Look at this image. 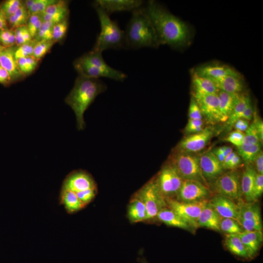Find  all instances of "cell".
<instances>
[{
	"mask_svg": "<svg viewBox=\"0 0 263 263\" xmlns=\"http://www.w3.org/2000/svg\"><path fill=\"white\" fill-rule=\"evenodd\" d=\"M144 8L155 29L160 45L167 44L178 48L188 41L190 31L188 26L159 2L149 0Z\"/></svg>",
	"mask_w": 263,
	"mask_h": 263,
	"instance_id": "6da1fadb",
	"label": "cell"
},
{
	"mask_svg": "<svg viewBox=\"0 0 263 263\" xmlns=\"http://www.w3.org/2000/svg\"><path fill=\"white\" fill-rule=\"evenodd\" d=\"M107 89L106 84L99 79L90 78L79 75L74 86L65 99L75 113L78 130L85 127L84 114L95 98Z\"/></svg>",
	"mask_w": 263,
	"mask_h": 263,
	"instance_id": "7a4b0ae2",
	"label": "cell"
},
{
	"mask_svg": "<svg viewBox=\"0 0 263 263\" xmlns=\"http://www.w3.org/2000/svg\"><path fill=\"white\" fill-rule=\"evenodd\" d=\"M124 36L125 48H156L160 45L155 29L143 6L132 12Z\"/></svg>",
	"mask_w": 263,
	"mask_h": 263,
	"instance_id": "3957f363",
	"label": "cell"
},
{
	"mask_svg": "<svg viewBox=\"0 0 263 263\" xmlns=\"http://www.w3.org/2000/svg\"><path fill=\"white\" fill-rule=\"evenodd\" d=\"M74 66L79 75L85 77H106L121 81L127 77L125 73L109 66L104 59L102 53L94 50L77 58Z\"/></svg>",
	"mask_w": 263,
	"mask_h": 263,
	"instance_id": "277c9868",
	"label": "cell"
},
{
	"mask_svg": "<svg viewBox=\"0 0 263 263\" xmlns=\"http://www.w3.org/2000/svg\"><path fill=\"white\" fill-rule=\"evenodd\" d=\"M100 24L98 34L93 50L102 53L108 49H120L125 48V36L116 21L99 7H95Z\"/></svg>",
	"mask_w": 263,
	"mask_h": 263,
	"instance_id": "5b68a950",
	"label": "cell"
},
{
	"mask_svg": "<svg viewBox=\"0 0 263 263\" xmlns=\"http://www.w3.org/2000/svg\"><path fill=\"white\" fill-rule=\"evenodd\" d=\"M183 180L198 181L209 188L204 178L200 165V156L176 149L168 160Z\"/></svg>",
	"mask_w": 263,
	"mask_h": 263,
	"instance_id": "8992f818",
	"label": "cell"
},
{
	"mask_svg": "<svg viewBox=\"0 0 263 263\" xmlns=\"http://www.w3.org/2000/svg\"><path fill=\"white\" fill-rule=\"evenodd\" d=\"M133 196L141 201L145 206L147 212L145 222L156 219L158 212L168 207L166 198L160 191L155 178L146 183Z\"/></svg>",
	"mask_w": 263,
	"mask_h": 263,
	"instance_id": "52a82bcc",
	"label": "cell"
},
{
	"mask_svg": "<svg viewBox=\"0 0 263 263\" xmlns=\"http://www.w3.org/2000/svg\"><path fill=\"white\" fill-rule=\"evenodd\" d=\"M155 179L160 191L165 198H175L183 181L169 161L163 165Z\"/></svg>",
	"mask_w": 263,
	"mask_h": 263,
	"instance_id": "ba28073f",
	"label": "cell"
},
{
	"mask_svg": "<svg viewBox=\"0 0 263 263\" xmlns=\"http://www.w3.org/2000/svg\"><path fill=\"white\" fill-rule=\"evenodd\" d=\"M211 184L217 194L232 200L242 199L241 177L238 171L231 170L223 173Z\"/></svg>",
	"mask_w": 263,
	"mask_h": 263,
	"instance_id": "9c48e42d",
	"label": "cell"
},
{
	"mask_svg": "<svg viewBox=\"0 0 263 263\" xmlns=\"http://www.w3.org/2000/svg\"><path fill=\"white\" fill-rule=\"evenodd\" d=\"M167 206L186 220L195 230L198 227L197 220L200 214L208 200L186 203L175 198H166Z\"/></svg>",
	"mask_w": 263,
	"mask_h": 263,
	"instance_id": "30bf717a",
	"label": "cell"
},
{
	"mask_svg": "<svg viewBox=\"0 0 263 263\" xmlns=\"http://www.w3.org/2000/svg\"><path fill=\"white\" fill-rule=\"evenodd\" d=\"M211 195L209 188L198 181L183 180L175 199L186 203L208 200Z\"/></svg>",
	"mask_w": 263,
	"mask_h": 263,
	"instance_id": "8fae6325",
	"label": "cell"
},
{
	"mask_svg": "<svg viewBox=\"0 0 263 263\" xmlns=\"http://www.w3.org/2000/svg\"><path fill=\"white\" fill-rule=\"evenodd\" d=\"M214 132L213 128L207 127L199 132L189 134L180 142L176 150L196 153L205 148L213 136Z\"/></svg>",
	"mask_w": 263,
	"mask_h": 263,
	"instance_id": "7c38bea8",
	"label": "cell"
},
{
	"mask_svg": "<svg viewBox=\"0 0 263 263\" xmlns=\"http://www.w3.org/2000/svg\"><path fill=\"white\" fill-rule=\"evenodd\" d=\"M217 94L192 95L199 106L203 117L207 124L211 125L221 122L219 99Z\"/></svg>",
	"mask_w": 263,
	"mask_h": 263,
	"instance_id": "4fadbf2b",
	"label": "cell"
},
{
	"mask_svg": "<svg viewBox=\"0 0 263 263\" xmlns=\"http://www.w3.org/2000/svg\"><path fill=\"white\" fill-rule=\"evenodd\" d=\"M94 188H97V186L92 176L84 170H77L66 176L60 190H70L76 193Z\"/></svg>",
	"mask_w": 263,
	"mask_h": 263,
	"instance_id": "5bb4252c",
	"label": "cell"
},
{
	"mask_svg": "<svg viewBox=\"0 0 263 263\" xmlns=\"http://www.w3.org/2000/svg\"><path fill=\"white\" fill-rule=\"evenodd\" d=\"M200 165L202 175L209 186V184H212L225 170L212 150L200 155Z\"/></svg>",
	"mask_w": 263,
	"mask_h": 263,
	"instance_id": "9a60e30c",
	"label": "cell"
},
{
	"mask_svg": "<svg viewBox=\"0 0 263 263\" xmlns=\"http://www.w3.org/2000/svg\"><path fill=\"white\" fill-rule=\"evenodd\" d=\"M143 3L140 0H97L94 2V6L110 15L116 12H133L143 7Z\"/></svg>",
	"mask_w": 263,
	"mask_h": 263,
	"instance_id": "2e32d148",
	"label": "cell"
},
{
	"mask_svg": "<svg viewBox=\"0 0 263 263\" xmlns=\"http://www.w3.org/2000/svg\"><path fill=\"white\" fill-rule=\"evenodd\" d=\"M208 202L221 218H229L237 220L239 215L238 207L233 200L217 194Z\"/></svg>",
	"mask_w": 263,
	"mask_h": 263,
	"instance_id": "e0dca14e",
	"label": "cell"
},
{
	"mask_svg": "<svg viewBox=\"0 0 263 263\" xmlns=\"http://www.w3.org/2000/svg\"><path fill=\"white\" fill-rule=\"evenodd\" d=\"M16 49L12 47H5L0 54V65L9 73L12 81L23 77L19 70L15 52Z\"/></svg>",
	"mask_w": 263,
	"mask_h": 263,
	"instance_id": "ac0fdd59",
	"label": "cell"
},
{
	"mask_svg": "<svg viewBox=\"0 0 263 263\" xmlns=\"http://www.w3.org/2000/svg\"><path fill=\"white\" fill-rule=\"evenodd\" d=\"M194 73L212 81L220 79L228 75L239 74L230 67L222 65H207L201 66L197 68Z\"/></svg>",
	"mask_w": 263,
	"mask_h": 263,
	"instance_id": "d6986e66",
	"label": "cell"
},
{
	"mask_svg": "<svg viewBox=\"0 0 263 263\" xmlns=\"http://www.w3.org/2000/svg\"><path fill=\"white\" fill-rule=\"evenodd\" d=\"M237 235L246 249L251 259H253L258 253L263 242L262 231H243Z\"/></svg>",
	"mask_w": 263,
	"mask_h": 263,
	"instance_id": "ffe728a7",
	"label": "cell"
},
{
	"mask_svg": "<svg viewBox=\"0 0 263 263\" xmlns=\"http://www.w3.org/2000/svg\"><path fill=\"white\" fill-rule=\"evenodd\" d=\"M156 219L168 226L182 228L191 232L195 231L186 220L168 207L161 210Z\"/></svg>",
	"mask_w": 263,
	"mask_h": 263,
	"instance_id": "44dd1931",
	"label": "cell"
},
{
	"mask_svg": "<svg viewBox=\"0 0 263 263\" xmlns=\"http://www.w3.org/2000/svg\"><path fill=\"white\" fill-rule=\"evenodd\" d=\"M221 219V217L208 202L200 214L197 225L198 227H206L220 232Z\"/></svg>",
	"mask_w": 263,
	"mask_h": 263,
	"instance_id": "7402d4cb",
	"label": "cell"
},
{
	"mask_svg": "<svg viewBox=\"0 0 263 263\" xmlns=\"http://www.w3.org/2000/svg\"><path fill=\"white\" fill-rule=\"evenodd\" d=\"M219 109L221 122H225L232 113L238 101L240 94H232L219 90Z\"/></svg>",
	"mask_w": 263,
	"mask_h": 263,
	"instance_id": "603a6c76",
	"label": "cell"
},
{
	"mask_svg": "<svg viewBox=\"0 0 263 263\" xmlns=\"http://www.w3.org/2000/svg\"><path fill=\"white\" fill-rule=\"evenodd\" d=\"M219 90L232 94H240L244 88V81L240 74L226 75L212 81Z\"/></svg>",
	"mask_w": 263,
	"mask_h": 263,
	"instance_id": "cb8c5ba5",
	"label": "cell"
},
{
	"mask_svg": "<svg viewBox=\"0 0 263 263\" xmlns=\"http://www.w3.org/2000/svg\"><path fill=\"white\" fill-rule=\"evenodd\" d=\"M256 173L255 169L250 164L247 165L242 174L241 179V190L246 202H254L253 192Z\"/></svg>",
	"mask_w": 263,
	"mask_h": 263,
	"instance_id": "d4e9b609",
	"label": "cell"
},
{
	"mask_svg": "<svg viewBox=\"0 0 263 263\" xmlns=\"http://www.w3.org/2000/svg\"><path fill=\"white\" fill-rule=\"evenodd\" d=\"M192 95H207L217 94L219 90L209 79L199 76L194 73L192 75Z\"/></svg>",
	"mask_w": 263,
	"mask_h": 263,
	"instance_id": "484cf974",
	"label": "cell"
},
{
	"mask_svg": "<svg viewBox=\"0 0 263 263\" xmlns=\"http://www.w3.org/2000/svg\"><path fill=\"white\" fill-rule=\"evenodd\" d=\"M59 202L70 214L75 213L85 207L78 198L76 193L70 190H60Z\"/></svg>",
	"mask_w": 263,
	"mask_h": 263,
	"instance_id": "4316f807",
	"label": "cell"
},
{
	"mask_svg": "<svg viewBox=\"0 0 263 263\" xmlns=\"http://www.w3.org/2000/svg\"><path fill=\"white\" fill-rule=\"evenodd\" d=\"M239 209L238 218L262 223L261 209L255 202L249 203L241 200L237 204Z\"/></svg>",
	"mask_w": 263,
	"mask_h": 263,
	"instance_id": "83f0119b",
	"label": "cell"
},
{
	"mask_svg": "<svg viewBox=\"0 0 263 263\" xmlns=\"http://www.w3.org/2000/svg\"><path fill=\"white\" fill-rule=\"evenodd\" d=\"M224 243L226 249L236 257L245 260L251 259L237 234L226 235Z\"/></svg>",
	"mask_w": 263,
	"mask_h": 263,
	"instance_id": "f1b7e54d",
	"label": "cell"
},
{
	"mask_svg": "<svg viewBox=\"0 0 263 263\" xmlns=\"http://www.w3.org/2000/svg\"><path fill=\"white\" fill-rule=\"evenodd\" d=\"M127 216L132 223L145 222L146 220L147 212L145 205L133 195L128 207Z\"/></svg>",
	"mask_w": 263,
	"mask_h": 263,
	"instance_id": "f546056e",
	"label": "cell"
},
{
	"mask_svg": "<svg viewBox=\"0 0 263 263\" xmlns=\"http://www.w3.org/2000/svg\"><path fill=\"white\" fill-rule=\"evenodd\" d=\"M237 150L238 154L247 166L253 163L258 154L262 151L261 144H243L237 147Z\"/></svg>",
	"mask_w": 263,
	"mask_h": 263,
	"instance_id": "4dcf8cb0",
	"label": "cell"
},
{
	"mask_svg": "<svg viewBox=\"0 0 263 263\" xmlns=\"http://www.w3.org/2000/svg\"><path fill=\"white\" fill-rule=\"evenodd\" d=\"M250 101V99L248 96L240 94L238 102L235 105L230 115L225 122L226 125L229 127V129L233 127L234 123L238 119L242 118L245 109Z\"/></svg>",
	"mask_w": 263,
	"mask_h": 263,
	"instance_id": "1f68e13d",
	"label": "cell"
},
{
	"mask_svg": "<svg viewBox=\"0 0 263 263\" xmlns=\"http://www.w3.org/2000/svg\"><path fill=\"white\" fill-rule=\"evenodd\" d=\"M30 15L23 2L22 4L18 9L15 13L7 19V21L12 28L26 25Z\"/></svg>",
	"mask_w": 263,
	"mask_h": 263,
	"instance_id": "d6a6232c",
	"label": "cell"
},
{
	"mask_svg": "<svg viewBox=\"0 0 263 263\" xmlns=\"http://www.w3.org/2000/svg\"><path fill=\"white\" fill-rule=\"evenodd\" d=\"M220 229L226 235L238 234L243 231V229L238 222L234 219L221 218Z\"/></svg>",
	"mask_w": 263,
	"mask_h": 263,
	"instance_id": "836d02e7",
	"label": "cell"
},
{
	"mask_svg": "<svg viewBox=\"0 0 263 263\" xmlns=\"http://www.w3.org/2000/svg\"><path fill=\"white\" fill-rule=\"evenodd\" d=\"M17 60L19 70L23 76L33 72L36 68L38 61L33 56L21 57Z\"/></svg>",
	"mask_w": 263,
	"mask_h": 263,
	"instance_id": "e575fe53",
	"label": "cell"
},
{
	"mask_svg": "<svg viewBox=\"0 0 263 263\" xmlns=\"http://www.w3.org/2000/svg\"><path fill=\"white\" fill-rule=\"evenodd\" d=\"M43 21L42 14L37 13L30 16L26 25L33 39L37 35Z\"/></svg>",
	"mask_w": 263,
	"mask_h": 263,
	"instance_id": "d590c367",
	"label": "cell"
},
{
	"mask_svg": "<svg viewBox=\"0 0 263 263\" xmlns=\"http://www.w3.org/2000/svg\"><path fill=\"white\" fill-rule=\"evenodd\" d=\"M54 24L49 21H43L34 39L37 41L53 40V28Z\"/></svg>",
	"mask_w": 263,
	"mask_h": 263,
	"instance_id": "8d00e7d4",
	"label": "cell"
},
{
	"mask_svg": "<svg viewBox=\"0 0 263 263\" xmlns=\"http://www.w3.org/2000/svg\"><path fill=\"white\" fill-rule=\"evenodd\" d=\"M56 42L53 40L38 41L35 46L33 56L39 60L51 49Z\"/></svg>",
	"mask_w": 263,
	"mask_h": 263,
	"instance_id": "74e56055",
	"label": "cell"
},
{
	"mask_svg": "<svg viewBox=\"0 0 263 263\" xmlns=\"http://www.w3.org/2000/svg\"><path fill=\"white\" fill-rule=\"evenodd\" d=\"M38 41L33 39L31 41L19 46L15 50V56L17 60L21 57L33 56L35 46Z\"/></svg>",
	"mask_w": 263,
	"mask_h": 263,
	"instance_id": "f35d334b",
	"label": "cell"
},
{
	"mask_svg": "<svg viewBox=\"0 0 263 263\" xmlns=\"http://www.w3.org/2000/svg\"><path fill=\"white\" fill-rule=\"evenodd\" d=\"M259 143L261 144L258 131L253 121L245 131L243 144L254 145Z\"/></svg>",
	"mask_w": 263,
	"mask_h": 263,
	"instance_id": "ab89813d",
	"label": "cell"
},
{
	"mask_svg": "<svg viewBox=\"0 0 263 263\" xmlns=\"http://www.w3.org/2000/svg\"><path fill=\"white\" fill-rule=\"evenodd\" d=\"M56 1V0H34L33 5L28 10L30 15L37 13L43 14L48 6Z\"/></svg>",
	"mask_w": 263,
	"mask_h": 263,
	"instance_id": "60d3db41",
	"label": "cell"
},
{
	"mask_svg": "<svg viewBox=\"0 0 263 263\" xmlns=\"http://www.w3.org/2000/svg\"><path fill=\"white\" fill-rule=\"evenodd\" d=\"M22 3L23 2L19 0H8L2 3L0 7L8 19L15 13Z\"/></svg>",
	"mask_w": 263,
	"mask_h": 263,
	"instance_id": "b9f144b4",
	"label": "cell"
},
{
	"mask_svg": "<svg viewBox=\"0 0 263 263\" xmlns=\"http://www.w3.org/2000/svg\"><path fill=\"white\" fill-rule=\"evenodd\" d=\"M68 27V21L66 19L54 25L53 28V40L56 42L65 35Z\"/></svg>",
	"mask_w": 263,
	"mask_h": 263,
	"instance_id": "7bdbcfd3",
	"label": "cell"
},
{
	"mask_svg": "<svg viewBox=\"0 0 263 263\" xmlns=\"http://www.w3.org/2000/svg\"><path fill=\"white\" fill-rule=\"evenodd\" d=\"M97 188H90L75 193L78 198L86 207L94 199L97 194Z\"/></svg>",
	"mask_w": 263,
	"mask_h": 263,
	"instance_id": "ee69618b",
	"label": "cell"
},
{
	"mask_svg": "<svg viewBox=\"0 0 263 263\" xmlns=\"http://www.w3.org/2000/svg\"><path fill=\"white\" fill-rule=\"evenodd\" d=\"M204 129V122L202 119H188L185 132L189 135L199 132Z\"/></svg>",
	"mask_w": 263,
	"mask_h": 263,
	"instance_id": "f6af8a7d",
	"label": "cell"
},
{
	"mask_svg": "<svg viewBox=\"0 0 263 263\" xmlns=\"http://www.w3.org/2000/svg\"><path fill=\"white\" fill-rule=\"evenodd\" d=\"M68 14L69 10L54 13L53 14L44 13L42 14V17L44 21H49L56 24L67 19Z\"/></svg>",
	"mask_w": 263,
	"mask_h": 263,
	"instance_id": "bcb514c9",
	"label": "cell"
},
{
	"mask_svg": "<svg viewBox=\"0 0 263 263\" xmlns=\"http://www.w3.org/2000/svg\"><path fill=\"white\" fill-rule=\"evenodd\" d=\"M188 115L189 119L200 120L203 118L199 106L193 96L190 99Z\"/></svg>",
	"mask_w": 263,
	"mask_h": 263,
	"instance_id": "7dc6e473",
	"label": "cell"
},
{
	"mask_svg": "<svg viewBox=\"0 0 263 263\" xmlns=\"http://www.w3.org/2000/svg\"><path fill=\"white\" fill-rule=\"evenodd\" d=\"M263 192V174L256 173L254 185L253 199L256 202Z\"/></svg>",
	"mask_w": 263,
	"mask_h": 263,
	"instance_id": "c3c4849f",
	"label": "cell"
},
{
	"mask_svg": "<svg viewBox=\"0 0 263 263\" xmlns=\"http://www.w3.org/2000/svg\"><path fill=\"white\" fill-rule=\"evenodd\" d=\"M244 136V132L235 130L228 134L225 140L239 147L243 144Z\"/></svg>",
	"mask_w": 263,
	"mask_h": 263,
	"instance_id": "681fc988",
	"label": "cell"
},
{
	"mask_svg": "<svg viewBox=\"0 0 263 263\" xmlns=\"http://www.w3.org/2000/svg\"><path fill=\"white\" fill-rule=\"evenodd\" d=\"M68 10V3L67 1L65 0H57L56 2L48 6L44 13L53 14Z\"/></svg>",
	"mask_w": 263,
	"mask_h": 263,
	"instance_id": "f907efd6",
	"label": "cell"
},
{
	"mask_svg": "<svg viewBox=\"0 0 263 263\" xmlns=\"http://www.w3.org/2000/svg\"><path fill=\"white\" fill-rule=\"evenodd\" d=\"M254 119L256 128L258 131L261 144L263 142V122L262 119L258 115L256 111L253 113Z\"/></svg>",
	"mask_w": 263,
	"mask_h": 263,
	"instance_id": "816d5d0a",
	"label": "cell"
},
{
	"mask_svg": "<svg viewBox=\"0 0 263 263\" xmlns=\"http://www.w3.org/2000/svg\"><path fill=\"white\" fill-rule=\"evenodd\" d=\"M249 126V121L243 118H240L234 123L233 126L235 130L244 132L246 131Z\"/></svg>",
	"mask_w": 263,
	"mask_h": 263,
	"instance_id": "f5cc1de1",
	"label": "cell"
},
{
	"mask_svg": "<svg viewBox=\"0 0 263 263\" xmlns=\"http://www.w3.org/2000/svg\"><path fill=\"white\" fill-rule=\"evenodd\" d=\"M254 163L255 165V170L257 173L263 174V153L261 151L257 156Z\"/></svg>",
	"mask_w": 263,
	"mask_h": 263,
	"instance_id": "db71d44e",
	"label": "cell"
},
{
	"mask_svg": "<svg viewBox=\"0 0 263 263\" xmlns=\"http://www.w3.org/2000/svg\"><path fill=\"white\" fill-rule=\"evenodd\" d=\"M13 29L8 28L0 30V42L2 46L6 47L8 38Z\"/></svg>",
	"mask_w": 263,
	"mask_h": 263,
	"instance_id": "11a10c76",
	"label": "cell"
},
{
	"mask_svg": "<svg viewBox=\"0 0 263 263\" xmlns=\"http://www.w3.org/2000/svg\"><path fill=\"white\" fill-rule=\"evenodd\" d=\"M241 163V158L236 153L229 163L225 168V169L233 170L238 167Z\"/></svg>",
	"mask_w": 263,
	"mask_h": 263,
	"instance_id": "9f6ffc18",
	"label": "cell"
},
{
	"mask_svg": "<svg viewBox=\"0 0 263 263\" xmlns=\"http://www.w3.org/2000/svg\"><path fill=\"white\" fill-rule=\"evenodd\" d=\"M12 81L8 72L2 68H0V83L3 85L9 84Z\"/></svg>",
	"mask_w": 263,
	"mask_h": 263,
	"instance_id": "6f0895ef",
	"label": "cell"
},
{
	"mask_svg": "<svg viewBox=\"0 0 263 263\" xmlns=\"http://www.w3.org/2000/svg\"><path fill=\"white\" fill-rule=\"evenodd\" d=\"M253 113L254 111L250 101L245 109L241 118L244 119L248 121L250 120L253 117Z\"/></svg>",
	"mask_w": 263,
	"mask_h": 263,
	"instance_id": "680465c9",
	"label": "cell"
},
{
	"mask_svg": "<svg viewBox=\"0 0 263 263\" xmlns=\"http://www.w3.org/2000/svg\"><path fill=\"white\" fill-rule=\"evenodd\" d=\"M7 19L0 7V30L7 28Z\"/></svg>",
	"mask_w": 263,
	"mask_h": 263,
	"instance_id": "91938a15",
	"label": "cell"
},
{
	"mask_svg": "<svg viewBox=\"0 0 263 263\" xmlns=\"http://www.w3.org/2000/svg\"><path fill=\"white\" fill-rule=\"evenodd\" d=\"M217 149L223 154L225 157H226L229 153L233 151V150L231 147L225 146L218 147Z\"/></svg>",
	"mask_w": 263,
	"mask_h": 263,
	"instance_id": "94428289",
	"label": "cell"
},
{
	"mask_svg": "<svg viewBox=\"0 0 263 263\" xmlns=\"http://www.w3.org/2000/svg\"><path fill=\"white\" fill-rule=\"evenodd\" d=\"M212 151L222 165V163L225 158L223 154L218 150L217 148L213 149Z\"/></svg>",
	"mask_w": 263,
	"mask_h": 263,
	"instance_id": "6125c7cd",
	"label": "cell"
},
{
	"mask_svg": "<svg viewBox=\"0 0 263 263\" xmlns=\"http://www.w3.org/2000/svg\"><path fill=\"white\" fill-rule=\"evenodd\" d=\"M236 154V152L235 151H232L229 153L226 157H225L224 162L222 163V166L225 169V168L227 166V165L229 163L232 158Z\"/></svg>",
	"mask_w": 263,
	"mask_h": 263,
	"instance_id": "be15d7a7",
	"label": "cell"
},
{
	"mask_svg": "<svg viewBox=\"0 0 263 263\" xmlns=\"http://www.w3.org/2000/svg\"><path fill=\"white\" fill-rule=\"evenodd\" d=\"M5 48V47L2 46V45H0V54L1 52V51L3 50V49Z\"/></svg>",
	"mask_w": 263,
	"mask_h": 263,
	"instance_id": "e7e4bbea",
	"label": "cell"
},
{
	"mask_svg": "<svg viewBox=\"0 0 263 263\" xmlns=\"http://www.w3.org/2000/svg\"><path fill=\"white\" fill-rule=\"evenodd\" d=\"M141 263H148L146 260H142Z\"/></svg>",
	"mask_w": 263,
	"mask_h": 263,
	"instance_id": "03108f58",
	"label": "cell"
},
{
	"mask_svg": "<svg viewBox=\"0 0 263 263\" xmlns=\"http://www.w3.org/2000/svg\"><path fill=\"white\" fill-rule=\"evenodd\" d=\"M0 67H1V66H0Z\"/></svg>",
	"mask_w": 263,
	"mask_h": 263,
	"instance_id": "003e7915",
	"label": "cell"
}]
</instances>
